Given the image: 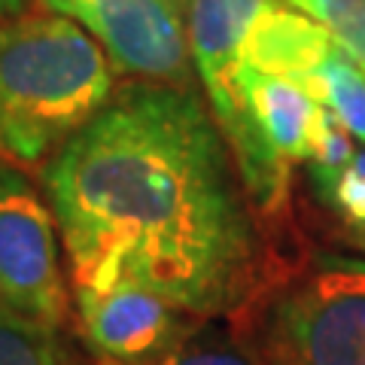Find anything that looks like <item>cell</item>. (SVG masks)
<instances>
[{
	"instance_id": "6da1fadb",
	"label": "cell",
	"mask_w": 365,
	"mask_h": 365,
	"mask_svg": "<svg viewBox=\"0 0 365 365\" xmlns=\"http://www.w3.org/2000/svg\"><path fill=\"white\" fill-rule=\"evenodd\" d=\"M76 289L150 287L195 317L265 287V250L210 107L192 86H119L46 165Z\"/></svg>"
},
{
	"instance_id": "7a4b0ae2",
	"label": "cell",
	"mask_w": 365,
	"mask_h": 365,
	"mask_svg": "<svg viewBox=\"0 0 365 365\" xmlns=\"http://www.w3.org/2000/svg\"><path fill=\"white\" fill-rule=\"evenodd\" d=\"M107 52L55 13L0 21V158H52L113 98Z\"/></svg>"
},
{
	"instance_id": "3957f363",
	"label": "cell",
	"mask_w": 365,
	"mask_h": 365,
	"mask_svg": "<svg viewBox=\"0 0 365 365\" xmlns=\"http://www.w3.org/2000/svg\"><path fill=\"white\" fill-rule=\"evenodd\" d=\"M265 365H365V259L314 253L244 304Z\"/></svg>"
},
{
	"instance_id": "277c9868",
	"label": "cell",
	"mask_w": 365,
	"mask_h": 365,
	"mask_svg": "<svg viewBox=\"0 0 365 365\" xmlns=\"http://www.w3.org/2000/svg\"><path fill=\"white\" fill-rule=\"evenodd\" d=\"M43 6L76 21L107 52L116 73L192 86L186 13L174 0H43Z\"/></svg>"
},
{
	"instance_id": "5b68a950",
	"label": "cell",
	"mask_w": 365,
	"mask_h": 365,
	"mask_svg": "<svg viewBox=\"0 0 365 365\" xmlns=\"http://www.w3.org/2000/svg\"><path fill=\"white\" fill-rule=\"evenodd\" d=\"M55 213L25 174L0 168V304L58 329L67 317Z\"/></svg>"
},
{
	"instance_id": "8992f818",
	"label": "cell",
	"mask_w": 365,
	"mask_h": 365,
	"mask_svg": "<svg viewBox=\"0 0 365 365\" xmlns=\"http://www.w3.org/2000/svg\"><path fill=\"white\" fill-rule=\"evenodd\" d=\"M76 317L88 347L107 365H150L195 319V314L131 280L76 289Z\"/></svg>"
},
{
	"instance_id": "52a82bcc",
	"label": "cell",
	"mask_w": 365,
	"mask_h": 365,
	"mask_svg": "<svg viewBox=\"0 0 365 365\" xmlns=\"http://www.w3.org/2000/svg\"><path fill=\"white\" fill-rule=\"evenodd\" d=\"M268 4L271 0H189L186 31L192 64L225 143L241 128V110L232 86L241 64V46Z\"/></svg>"
},
{
	"instance_id": "ba28073f",
	"label": "cell",
	"mask_w": 365,
	"mask_h": 365,
	"mask_svg": "<svg viewBox=\"0 0 365 365\" xmlns=\"http://www.w3.org/2000/svg\"><path fill=\"white\" fill-rule=\"evenodd\" d=\"M332 46L335 40L314 19H307L283 0H271L241 46V64L283 76L304 88Z\"/></svg>"
},
{
	"instance_id": "9c48e42d",
	"label": "cell",
	"mask_w": 365,
	"mask_h": 365,
	"mask_svg": "<svg viewBox=\"0 0 365 365\" xmlns=\"http://www.w3.org/2000/svg\"><path fill=\"white\" fill-rule=\"evenodd\" d=\"M150 365H265V359L247 311L237 307L232 314L195 317Z\"/></svg>"
},
{
	"instance_id": "30bf717a",
	"label": "cell",
	"mask_w": 365,
	"mask_h": 365,
	"mask_svg": "<svg viewBox=\"0 0 365 365\" xmlns=\"http://www.w3.org/2000/svg\"><path fill=\"white\" fill-rule=\"evenodd\" d=\"M304 91L344 125L353 140L365 143V71L338 43L317 64Z\"/></svg>"
},
{
	"instance_id": "8fae6325",
	"label": "cell",
	"mask_w": 365,
	"mask_h": 365,
	"mask_svg": "<svg viewBox=\"0 0 365 365\" xmlns=\"http://www.w3.org/2000/svg\"><path fill=\"white\" fill-rule=\"evenodd\" d=\"M0 365H67L55 329L0 304Z\"/></svg>"
},
{
	"instance_id": "7c38bea8",
	"label": "cell",
	"mask_w": 365,
	"mask_h": 365,
	"mask_svg": "<svg viewBox=\"0 0 365 365\" xmlns=\"http://www.w3.org/2000/svg\"><path fill=\"white\" fill-rule=\"evenodd\" d=\"M311 182L317 198L344 222L353 244L365 250V150L353 153V158L338 174Z\"/></svg>"
},
{
	"instance_id": "4fadbf2b",
	"label": "cell",
	"mask_w": 365,
	"mask_h": 365,
	"mask_svg": "<svg viewBox=\"0 0 365 365\" xmlns=\"http://www.w3.org/2000/svg\"><path fill=\"white\" fill-rule=\"evenodd\" d=\"M329 31L341 49L365 71V0H283Z\"/></svg>"
},
{
	"instance_id": "5bb4252c",
	"label": "cell",
	"mask_w": 365,
	"mask_h": 365,
	"mask_svg": "<svg viewBox=\"0 0 365 365\" xmlns=\"http://www.w3.org/2000/svg\"><path fill=\"white\" fill-rule=\"evenodd\" d=\"M31 4H34V0H0V21L25 16L31 9Z\"/></svg>"
},
{
	"instance_id": "9a60e30c",
	"label": "cell",
	"mask_w": 365,
	"mask_h": 365,
	"mask_svg": "<svg viewBox=\"0 0 365 365\" xmlns=\"http://www.w3.org/2000/svg\"><path fill=\"white\" fill-rule=\"evenodd\" d=\"M174 4L182 9V13H189V0H174Z\"/></svg>"
}]
</instances>
